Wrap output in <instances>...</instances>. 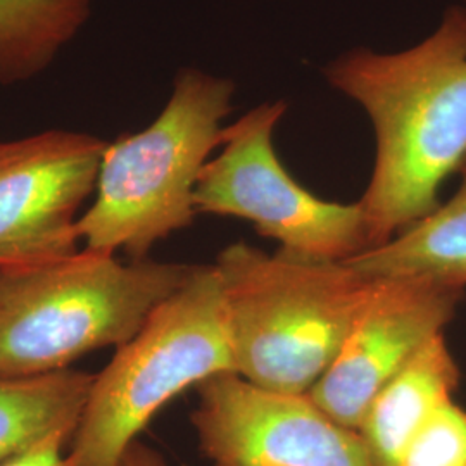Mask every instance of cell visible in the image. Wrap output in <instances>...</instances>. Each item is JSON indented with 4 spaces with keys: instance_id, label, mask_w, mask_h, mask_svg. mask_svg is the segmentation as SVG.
I'll return each instance as SVG.
<instances>
[{
    "instance_id": "cell-9",
    "label": "cell",
    "mask_w": 466,
    "mask_h": 466,
    "mask_svg": "<svg viewBox=\"0 0 466 466\" xmlns=\"http://www.w3.org/2000/svg\"><path fill=\"white\" fill-rule=\"evenodd\" d=\"M461 298L463 289L432 280H375L337 358L308 394L333 420L358 431L383 385L444 333Z\"/></svg>"
},
{
    "instance_id": "cell-5",
    "label": "cell",
    "mask_w": 466,
    "mask_h": 466,
    "mask_svg": "<svg viewBox=\"0 0 466 466\" xmlns=\"http://www.w3.org/2000/svg\"><path fill=\"white\" fill-rule=\"evenodd\" d=\"M227 371L235 363L223 289L215 265H198L94 375L69 454L78 466H117L163 406Z\"/></svg>"
},
{
    "instance_id": "cell-11",
    "label": "cell",
    "mask_w": 466,
    "mask_h": 466,
    "mask_svg": "<svg viewBox=\"0 0 466 466\" xmlns=\"http://www.w3.org/2000/svg\"><path fill=\"white\" fill-rule=\"evenodd\" d=\"M452 199L421 218L380 248L350 261L368 280L423 279L466 287V173Z\"/></svg>"
},
{
    "instance_id": "cell-17",
    "label": "cell",
    "mask_w": 466,
    "mask_h": 466,
    "mask_svg": "<svg viewBox=\"0 0 466 466\" xmlns=\"http://www.w3.org/2000/svg\"><path fill=\"white\" fill-rule=\"evenodd\" d=\"M460 171H461V173H466V161H465V165H463V167H461V169H460Z\"/></svg>"
},
{
    "instance_id": "cell-10",
    "label": "cell",
    "mask_w": 466,
    "mask_h": 466,
    "mask_svg": "<svg viewBox=\"0 0 466 466\" xmlns=\"http://www.w3.org/2000/svg\"><path fill=\"white\" fill-rule=\"evenodd\" d=\"M461 371L444 333L435 335L383 385L358 429L379 466H400V456L433 413L452 400Z\"/></svg>"
},
{
    "instance_id": "cell-1",
    "label": "cell",
    "mask_w": 466,
    "mask_h": 466,
    "mask_svg": "<svg viewBox=\"0 0 466 466\" xmlns=\"http://www.w3.org/2000/svg\"><path fill=\"white\" fill-rule=\"evenodd\" d=\"M358 100L377 137L373 175L360 206L375 248L439 204V188L466 161V5L400 54L356 50L327 69Z\"/></svg>"
},
{
    "instance_id": "cell-12",
    "label": "cell",
    "mask_w": 466,
    "mask_h": 466,
    "mask_svg": "<svg viewBox=\"0 0 466 466\" xmlns=\"http://www.w3.org/2000/svg\"><path fill=\"white\" fill-rule=\"evenodd\" d=\"M94 375L61 370L36 377H0V463L52 435L73 439Z\"/></svg>"
},
{
    "instance_id": "cell-4",
    "label": "cell",
    "mask_w": 466,
    "mask_h": 466,
    "mask_svg": "<svg viewBox=\"0 0 466 466\" xmlns=\"http://www.w3.org/2000/svg\"><path fill=\"white\" fill-rule=\"evenodd\" d=\"M233 84L185 71L159 117L140 134L107 144L96 200L78 219L84 249L132 261L198 215L202 167L221 146V121L230 113Z\"/></svg>"
},
{
    "instance_id": "cell-8",
    "label": "cell",
    "mask_w": 466,
    "mask_h": 466,
    "mask_svg": "<svg viewBox=\"0 0 466 466\" xmlns=\"http://www.w3.org/2000/svg\"><path fill=\"white\" fill-rule=\"evenodd\" d=\"M106 147L63 130L0 142V269L80 250L78 211L96 190Z\"/></svg>"
},
{
    "instance_id": "cell-7",
    "label": "cell",
    "mask_w": 466,
    "mask_h": 466,
    "mask_svg": "<svg viewBox=\"0 0 466 466\" xmlns=\"http://www.w3.org/2000/svg\"><path fill=\"white\" fill-rule=\"evenodd\" d=\"M190 421L213 466H379L358 431L309 394L256 387L235 371L198 385Z\"/></svg>"
},
{
    "instance_id": "cell-6",
    "label": "cell",
    "mask_w": 466,
    "mask_h": 466,
    "mask_svg": "<svg viewBox=\"0 0 466 466\" xmlns=\"http://www.w3.org/2000/svg\"><path fill=\"white\" fill-rule=\"evenodd\" d=\"M285 104H265L223 128L221 147L202 167L198 213L249 219L280 249L325 261H350L375 249L358 204L329 202L302 188L277 157L271 135Z\"/></svg>"
},
{
    "instance_id": "cell-16",
    "label": "cell",
    "mask_w": 466,
    "mask_h": 466,
    "mask_svg": "<svg viewBox=\"0 0 466 466\" xmlns=\"http://www.w3.org/2000/svg\"><path fill=\"white\" fill-rule=\"evenodd\" d=\"M117 466H171L159 451L150 448L147 444L135 441L134 444L125 451Z\"/></svg>"
},
{
    "instance_id": "cell-2",
    "label": "cell",
    "mask_w": 466,
    "mask_h": 466,
    "mask_svg": "<svg viewBox=\"0 0 466 466\" xmlns=\"http://www.w3.org/2000/svg\"><path fill=\"white\" fill-rule=\"evenodd\" d=\"M235 373L287 394H308L327 373L375 280L346 261L237 242L218 254Z\"/></svg>"
},
{
    "instance_id": "cell-13",
    "label": "cell",
    "mask_w": 466,
    "mask_h": 466,
    "mask_svg": "<svg viewBox=\"0 0 466 466\" xmlns=\"http://www.w3.org/2000/svg\"><path fill=\"white\" fill-rule=\"evenodd\" d=\"M88 0H0V82L28 78L80 30Z\"/></svg>"
},
{
    "instance_id": "cell-14",
    "label": "cell",
    "mask_w": 466,
    "mask_h": 466,
    "mask_svg": "<svg viewBox=\"0 0 466 466\" xmlns=\"http://www.w3.org/2000/svg\"><path fill=\"white\" fill-rule=\"evenodd\" d=\"M400 466H466V410L454 400L441 406L415 433Z\"/></svg>"
},
{
    "instance_id": "cell-15",
    "label": "cell",
    "mask_w": 466,
    "mask_h": 466,
    "mask_svg": "<svg viewBox=\"0 0 466 466\" xmlns=\"http://www.w3.org/2000/svg\"><path fill=\"white\" fill-rule=\"evenodd\" d=\"M69 444V435L57 433L38 442L34 448L2 461L0 466H78L69 451L66 452V446Z\"/></svg>"
},
{
    "instance_id": "cell-3",
    "label": "cell",
    "mask_w": 466,
    "mask_h": 466,
    "mask_svg": "<svg viewBox=\"0 0 466 466\" xmlns=\"http://www.w3.org/2000/svg\"><path fill=\"white\" fill-rule=\"evenodd\" d=\"M198 265L78 250L0 269V377L67 370L92 350L119 348L154 309L180 290Z\"/></svg>"
}]
</instances>
